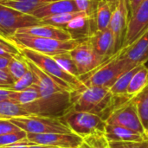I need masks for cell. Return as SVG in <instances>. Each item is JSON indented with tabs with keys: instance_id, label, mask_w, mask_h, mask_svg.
Segmentation results:
<instances>
[{
	"instance_id": "20",
	"label": "cell",
	"mask_w": 148,
	"mask_h": 148,
	"mask_svg": "<svg viewBox=\"0 0 148 148\" xmlns=\"http://www.w3.org/2000/svg\"><path fill=\"white\" fill-rule=\"evenodd\" d=\"M115 4L105 0L98 1L95 13L93 18L96 30H104L108 29Z\"/></svg>"
},
{
	"instance_id": "5",
	"label": "cell",
	"mask_w": 148,
	"mask_h": 148,
	"mask_svg": "<svg viewBox=\"0 0 148 148\" xmlns=\"http://www.w3.org/2000/svg\"><path fill=\"white\" fill-rule=\"evenodd\" d=\"M27 134H44L55 133H72L62 120L56 115H28L9 119Z\"/></svg>"
},
{
	"instance_id": "12",
	"label": "cell",
	"mask_w": 148,
	"mask_h": 148,
	"mask_svg": "<svg viewBox=\"0 0 148 148\" xmlns=\"http://www.w3.org/2000/svg\"><path fill=\"white\" fill-rule=\"evenodd\" d=\"M27 139L38 145H46L57 148H80L83 142V138L74 133L27 134Z\"/></svg>"
},
{
	"instance_id": "25",
	"label": "cell",
	"mask_w": 148,
	"mask_h": 148,
	"mask_svg": "<svg viewBox=\"0 0 148 148\" xmlns=\"http://www.w3.org/2000/svg\"><path fill=\"white\" fill-rule=\"evenodd\" d=\"M32 115L22 106L12 102L10 100L0 101V118L10 119L14 117Z\"/></svg>"
},
{
	"instance_id": "21",
	"label": "cell",
	"mask_w": 148,
	"mask_h": 148,
	"mask_svg": "<svg viewBox=\"0 0 148 148\" xmlns=\"http://www.w3.org/2000/svg\"><path fill=\"white\" fill-rule=\"evenodd\" d=\"M148 85V66L147 63L142 64L136 73L134 75L128 88L127 94L129 97L133 98L140 94Z\"/></svg>"
},
{
	"instance_id": "9",
	"label": "cell",
	"mask_w": 148,
	"mask_h": 148,
	"mask_svg": "<svg viewBox=\"0 0 148 148\" xmlns=\"http://www.w3.org/2000/svg\"><path fill=\"white\" fill-rule=\"evenodd\" d=\"M69 54L76 65L79 76L91 72L109 58L97 54L92 48L88 38L80 42L69 51Z\"/></svg>"
},
{
	"instance_id": "41",
	"label": "cell",
	"mask_w": 148,
	"mask_h": 148,
	"mask_svg": "<svg viewBox=\"0 0 148 148\" xmlns=\"http://www.w3.org/2000/svg\"><path fill=\"white\" fill-rule=\"evenodd\" d=\"M29 148H57L55 147H50V146H46V145H38V144H35L31 147H29Z\"/></svg>"
},
{
	"instance_id": "24",
	"label": "cell",
	"mask_w": 148,
	"mask_h": 148,
	"mask_svg": "<svg viewBox=\"0 0 148 148\" xmlns=\"http://www.w3.org/2000/svg\"><path fill=\"white\" fill-rule=\"evenodd\" d=\"M142 65V64H141ZM141 65H139L134 69H132L131 70L129 71H127L126 73H124L123 75H121L118 79L117 81L114 83V85L109 88L110 90V93L113 95H115V96H128L127 94V88H128V85L134 76V75L136 73V71L139 69V68L141 66ZM129 97V96H128ZM131 98V97H130Z\"/></svg>"
},
{
	"instance_id": "17",
	"label": "cell",
	"mask_w": 148,
	"mask_h": 148,
	"mask_svg": "<svg viewBox=\"0 0 148 148\" xmlns=\"http://www.w3.org/2000/svg\"><path fill=\"white\" fill-rule=\"evenodd\" d=\"M62 29L70 35L72 39L75 40L86 39L96 31L94 20L87 15L77 16L67 23Z\"/></svg>"
},
{
	"instance_id": "3",
	"label": "cell",
	"mask_w": 148,
	"mask_h": 148,
	"mask_svg": "<svg viewBox=\"0 0 148 148\" xmlns=\"http://www.w3.org/2000/svg\"><path fill=\"white\" fill-rule=\"evenodd\" d=\"M20 49L23 56L31 61L48 75L52 77L67 91L72 92L85 88L78 77H75L66 72L51 56L28 49Z\"/></svg>"
},
{
	"instance_id": "13",
	"label": "cell",
	"mask_w": 148,
	"mask_h": 148,
	"mask_svg": "<svg viewBox=\"0 0 148 148\" xmlns=\"http://www.w3.org/2000/svg\"><path fill=\"white\" fill-rule=\"evenodd\" d=\"M148 29V0H144L135 12L130 16L123 47L134 42ZM121 48V49H122Z\"/></svg>"
},
{
	"instance_id": "8",
	"label": "cell",
	"mask_w": 148,
	"mask_h": 148,
	"mask_svg": "<svg viewBox=\"0 0 148 148\" xmlns=\"http://www.w3.org/2000/svg\"><path fill=\"white\" fill-rule=\"evenodd\" d=\"M105 121L106 124L123 127L147 137L146 130L141 123L137 108L132 101V99L116 108L108 115Z\"/></svg>"
},
{
	"instance_id": "44",
	"label": "cell",
	"mask_w": 148,
	"mask_h": 148,
	"mask_svg": "<svg viewBox=\"0 0 148 148\" xmlns=\"http://www.w3.org/2000/svg\"><path fill=\"white\" fill-rule=\"evenodd\" d=\"M80 148H90L88 146H87L84 142H82V146L80 147Z\"/></svg>"
},
{
	"instance_id": "10",
	"label": "cell",
	"mask_w": 148,
	"mask_h": 148,
	"mask_svg": "<svg viewBox=\"0 0 148 148\" xmlns=\"http://www.w3.org/2000/svg\"><path fill=\"white\" fill-rule=\"evenodd\" d=\"M24 57V56H23ZM25 62L29 69L31 71L34 76V85L36 86L38 91L40 93L41 98L53 99L63 95H69L70 92L67 91L64 88H62L58 82H56L52 77L48 75L45 72H43L40 68H38L36 64H34L31 61L25 58Z\"/></svg>"
},
{
	"instance_id": "40",
	"label": "cell",
	"mask_w": 148,
	"mask_h": 148,
	"mask_svg": "<svg viewBox=\"0 0 148 148\" xmlns=\"http://www.w3.org/2000/svg\"><path fill=\"white\" fill-rule=\"evenodd\" d=\"M16 1H23V2L32 3L45 4V3H51V2H55V1H58V0H16Z\"/></svg>"
},
{
	"instance_id": "30",
	"label": "cell",
	"mask_w": 148,
	"mask_h": 148,
	"mask_svg": "<svg viewBox=\"0 0 148 148\" xmlns=\"http://www.w3.org/2000/svg\"><path fill=\"white\" fill-rule=\"evenodd\" d=\"M21 49L10 40L0 36V56L15 57L21 56Z\"/></svg>"
},
{
	"instance_id": "43",
	"label": "cell",
	"mask_w": 148,
	"mask_h": 148,
	"mask_svg": "<svg viewBox=\"0 0 148 148\" xmlns=\"http://www.w3.org/2000/svg\"><path fill=\"white\" fill-rule=\"evenodd\" d=\"M105 1H107V2H109V3H116L119 0H105Z\"/></svg>"
},
{
	"instance_id": "6",
	"label": "cell",
	"mask_w": 148,
	"mask_h": 148,
	"mask_svg": "<svg viewBox=\"0 0 148 148\" xmlns=\"http://www.w3.org/2000/svg\"><path fill=\"white\" fill-rule=\"evenodd\" d=\"M61 116L71 132L82 138L105 133L106 121L98 114L66 108Z\"/></svg>"
},
{
	"instance_id": "32",
	"label": "cell",
	"mask_w": 148,
	"mask_h": 148,
	"mask_svg": "<svg viewBox=\"0 0 148 148\" xmlns=\"http://www.w3.org/2000/svg\"><path fill=\"white\" fill-rule=\"evenodd\" d=\"M26 138H27V133L23 130H19L17 132L0 135V147L14 144Z\"/></svg>"
},
{
	"instance_id": "11",
	"label": "cell",
	"mask_w": 148,
	"mask_h": 148,
	"mask_svg": "<svg viewBox=\"0 0 148 148\" xmlns=\"http://www.w3.org/2000/svg\"><path fill=\"white\" fill-rule=\"evenodd\" d=\"M129 20V2L128 0H119L114 9L109 29L115 39L116 52L122 47L127 33Z\"/></svg>"
},
{
	"instance_id": "19",
	"label": "cell",
	"mask_w": 148,
	"mask_h": 148,
	"mask_svg": "<svg viewBox=\"0 0 148 148\" xmlns=\"http://www.w3.org/2000/svg\"><path fill=\"white\" fill-rule=\"evenodd\" d=\"M75 11L79 10L75 0H58L42 4L40 8L33 11L31 15L41 20L47 16Z\"/></svg>"
},
{
	"instance_id": "34",
	"label": "cell",
	"mask_w": 148,
	"mask_h": 148,
	"mask_svg": "<svg viewBox=\"0 0 148 148\" xmlns=\"http://www.w3.org/2000/svg\"><path fill=\"white\" fill-rule=\"evenodd\" d=\"M98 1L99 0H75L78 10L86 13L87 16L92 19L94 18Z\"/></svg>"
},
{
	"instance_id": "42",
	"label": "cell",
	"mask_w": 148,
	"mask_h": 148,
	"mask_svg": "<svg viewBox=\"0 0 148 148\" xmlns=\"http://www.w3.org/2000/svg\"><path fill=\"white\" fill-rule=\"evenodd\" d=\"M111 148H124L122 143H110Z\"/></svg>"
},
{
	"instance_id": "4",
	"label": "cell",
	"mask_w": 148,
	"mask_h": 148,
	"mask_svg": "<svg viewBox=\"0 0 148 148\" xmlns=\"http://www.w3.org/2000/svg\"><path fill=\"white\" fill-rule=\"evenodd\" d=\"M9 40L12 41L19 49H28L49 56H53L62 53L69 52L84 39H70L68 41H61L57 39L16 33Z\"/></svg>"
},
{
	"instance_id": "47",
	"label": "cell",
	"mask_w": 148,
	"mask_h": 148,
	"mask_svg": "<svg viewBox=\"0 0 148 148\" xmlns=\"http://www.w3.org/2000/svg\"><path fill=\"white\" fill-rule=\"evenodd\" d=\"M128 2H129V0H128Z\"/></svg>"
},
{
	"instance_id": "46",
	"label": "cell",
	"mask_w": 148,
	"mask_h": 148,
	"mask_svg": "<svg viewBox=\"0 0 148 148\" xmlns=\"http://www.w3.org/2000/svg\"><path fill=\"white\" fill-rule=\"evenodd\" d=\"M147 140H148V129H147Z\"/></svg>"
},
{
	"instance_id": "18",
	"label": "cell",
	"mask_w": 148,
	"mask_h": 148,
	"mask_svg": "<svg viewBox=\"0 0 148 148\" xmlns=\"http://www.w3.org/2000/svg\"><path fill=\"white\" fill-rule=\"evenodd\" d=\"M104 134L109 143L123 144L127 142H141L148 140L146 136L137 132L115 125L106 124Z\"/></svg>"
},
{
	"instance_id": "39",
	"label": "cell",
	"mask_w": 148,
	"mask_h": 148,
	"mask_svg": "<svg viewBox=\"0 0 148 148\" xmlns=\"http://www.w3.org/2000/svg\"><path fill=\"white\" fill-rule=\"evenodd\" d=\"M12 57H6V56H0V69H6L10 62V59Z\"/></svg>"
},
{
	"instance_id": "2",
	"label": "cell",
	"mask_w": 148,
	"mask_h": 148,
	"mask_svg": "<svg viewBox=\"0 0 148 148\" xmlns=\"http://www.w3.org/2000/svg\"><path fill=\"white\" fill-rule=\"evenodd\" d=\"M139 65L141 64L121 57L116 52L95 69L79 76V79L85 87L98 86L110 88L121 75Z\"/></svg>"
},
{
	"instance_id": "38",
	"label": "cell",
	"mask_w": 148,
	"mask_h": 148,
	"mask_svg": "<svg viewBox=\"0 0 148 148\" xmlns=\"http://www.w3.org/2000/svg\"><path fill=\"white\" fill-rule=\"evenodd\" d=\"M143 1L144 0H129V17L135 12Z\"/></svg>"
},
{
	"instance_id": "33",
	"label": "cell",
	"mask_w": 148,
	"mask_h": 148,
	"mask_svg": "<svg viewBox=\"0 0 148 148\" xmlns=\"http://www.w3.org/2000/svg\"><path fill=\"white\" fill-rule=\"evenodd\" d=\"M34 82L35 80H34L33 74L29 69L28 72L24 75H23L20 79H18L17 81L14 82L10 89L13 91H22L32 86L34 84Z\"/></svg>"
},
{
	"instance_id": "26",
	"label": "cell",
	"mask_w": 148,
	"mask_h": 148,
	"mask_svg": "<svg viewBox=\"0 0 148 148\" xmlns=\"http://www.w3.org/2000/svg\"><path fill=\"white\" fill-rule=\"evenodd\" d=\"M87 15L82 11H75V12H69V13H62L58 15H54L50 16L44 17L41 19L42 24H49L56 27L63 28L67 23H69L73 19L76 18L77 16Z\"/></svg>"
},
{
	"instance_id": "31",
	"label": "cell",
	"mask_w": 148,
	"mask_h": 148,
	"mask_svg": "<svg viewBox=\"0 0 148 148\" xmlns=\"http://www.w3.org/2000/svg\"><path fill=\"white\" fill-rule=\"evenodd\" d=\"M83 142L90 148H111L104 134H98L83 138Z\"/></svg>"
},
{
	"instance_id": "1",
	"label": "cell",
	"mask_w": 148,
	"mask_h": 148,
	"mask_svg": "<svg viewBox=\"0 0 148 148\" xmlns=\"http://www.w3.org/2000/svg\"><path fill=\"white\" fill-rule=\"evenodd\" d=\"M128 96H115L108 88L91 86L75 90L69 94V105L67 108L98 114L104 121L119 106L129 101Z\"/></svg>"
},
{
	"instance_id": "23",
	"label": "cell",
	"mask_w": 148,
	"mask_h": 148,
	"mask_svg": "<svg viewBox=\"0 0 148 148\" xmlns=\"http://www.w3.org/2000/svg\"><path fill=\"white\" fill-rule=\"evenodd\" d=\"M132 101L137 108L138 114L147 133L148 129V85L140 94L132 98Z\"/></svg>"
},
{
	"instance_id": "15",
	"label": "cell",
	"mask_w": 148,
	"mask_h": 148,
	"mask_svg": "<svg viewBox=\"0 0 148 148\" xmlns=\"http://www.w3.org/2000/svg\"><path fill=\"white\" fill-rule=\"evenodd\" d=\"M117 54L137 63L148 62V29L131 45L117 51Z\"/></svg>"
},
{
	"instance_id": "45",
	"label": "cell",
	"mask_w": 148,
	"mask_h": 148,
	"mask_svg": "<svg viewBox=\"0 0 148 148\" xmlns=\"http://www.w3.org/2000/svg\"><path fill=\"white\" fill-rule=\"evenodd\" d=\"M0 88H4V86L3 85V83L1 82V81H0Z\"/></svg>"
},
{
	"instance_id": "35",
	"label": "cell",
	"mask_w": 148,
	"mask_h": 148,
	"mask_svg": "<svg viewBox=\"0 0 148 148\" xmlns=\"http://www.w3.org/2000/svg\"><path fill=\"white\" fill-rule=\"evenodd\" d=\"M19 130H22V129L19 128L13 122H11L9 119L0 118V135L17 132Z\"/></svg>"
},
{
	"instance_id": "16",
	"label": "cell",
	"mask_w": 148,
	"mask_h": 148,
	"mask_svg": "<svg viewBox=\"0 0 148 148\" xmlns=\"http://www.w3.org/2000/svg\"><path fill=\"white\" fill-rule=\"evenodd\" d=\"M16 33L33 36L57 39L61 41H68L72 39L70 35L64 29L49 24H39L20 28Z\"/></svg>"
},
{
	"instance_id": "22",
	"label": "cell",
	"mask_w": 148,
	"mask_h": 148,
	"mask_svg": "<svg viewBox=\"0 0 148 148\" xmlns=\"http://www.w3.org/2000/svg\"><path fill=\"white\" fill-rule=\"evenodd\" d=\"M41 99L40 93L36 85H32L29 88L22 91H12L9 96L10 101L18 104L22 107L35 103Z\"/></svg>"
},
{
	"instance_id": "27",
	"label": "cell",
	"mask_w": 148,
	"mask_h": 148,
	"mask_svg": "<svg viewBox=\"0 0 148 148\" xmlns=\"http://www.w3.org/2000/svg\"><path fill=\"white\" fill-rule=\"evenodd\" d=\"M7 69L10 71V73L11 76L13 77V79L15 80V82L17 81L18 79H20L23 75H24L29 70V68L25 62V59L22 55L18 56L12 57L10 59V62Z\"/></svg>"
},
{
	"instance_id": "29",
	"label": "cell",
	"mask_w": 148,
	"mask_h": 148,
	"mask_svg": "<svg viewBox=\"0 0 148 148\" xmlns=\"http://www.w3.org/2000/svg\"><path fill=\"white\" fill-rule=\"evenodd\" d=\"M0 4H3L4 6L12 8L16 10H18L20 12L25 13V14H30L40 8L42 4L38 3H32L23 1H16V0H0Z\"/></svg>"
},
{
	"instance_id": "14",
	"label": "cell",
	"mask_w": 148,
	"mask_h": 148,
	"mask_svg": "<svg viewBox=\"0 0 148 148\" xmlns=\"http://www.w3.org/2000/svg\"><path fill=\"white\" fill-rule=\"evenodd\" d=\"M94 50L101 56L111 57L116 53L115 39L110 29L96 30L88 37Z\"/></svg>"
},
{
	"instance_id": "36",
	"label": "cell",
	"mask_w": 148,
	"mask_h": 148,
	"mask_svg": "<svg viewBox=\"0 0 148 148\" xmlns=\"http://www.w3.org/2000/svg\"><path fill=\"white\" fill-rule=\"evenodd\" d=\"M36 143H33L31 141H29L27 138L23 140H20L18 142H16L14 144H11V145H9V146H5V147H3L0 148H29V147L35 145Z\"/></svg>"
},
{
	"instance_id": "7",
	"label": "cell",
	"mask_w": 148,
	"mask_h": 148,
	"mask_svg": "<svg viewBox=\"0 0 148 148\" xmlns=\"http://www.w3.org/2000/svg\"><path fill=\"white\" fill-rule=\"evenodd\" d=\"M39 24L41 20L32 15L0 4V36L10 39L20 28Z\"/></svg>"
},
{
	"instance_id": "28",
	"label": "cell",
	"mask_w": 148,
	"mask_h": 148,
	"mask_svg": "<svg viewBox=\"0 0 148 148\" xmlns=\"http://www.w3.org/2000/svg\"><path fill=\"white\" fill-rule=\"evenodd\" d=\"M57 63L58 65L63 69L66 72H68L69 74L78 77L79 78V73L76 68V65L74 62V60L72 59L69 52H65V53H62L59 55H56L51 56Z\"/></svg>"
},
{
	"instance_id": "37",
	"label": "cell",
	"mask_w": 148,
	"mask_h": 148,
	"mask_svg": "<svg viewBox=\"0 0 148 148\" xmlns=\"http://www.w3.org/2000/svg\"><path fill=\"white\" fill-rule=\"evenodd\" d=\"M124 148H148V140L141 142H127L122 144Z\"/></svg>"
}]
</instances>
